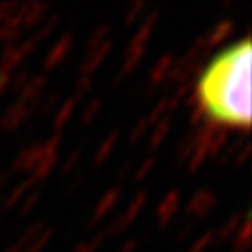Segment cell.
<instances>
[{"mask_svg": "<svg viewBox=\"0 0 252 252\" xmlns=\"http://www.w3.org/2000/svg\"><path fill=\"white\" fill-rule=\"evenodd\" d=\"M200 114L211 126L249 131L252 120V43L224 47L206 63L194 86Z\"/></svg>", "mask_w": 252, "mask_h": 252, "instance_id": "obj_1", "label": "cell"}]
</instances>
